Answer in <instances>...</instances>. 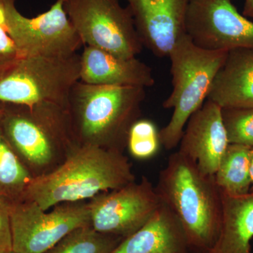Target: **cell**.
I'll return each instance as SVG.
<instances>
[{
	"label": "cell",
	"instance_id": "obj_23",
	"mask_svg": "<svg viewBox=\"0 0 253 253\" xmlns=\"http://www.w3.org/2000/svg\"><path fill=\"white\" fill-rule=\"evenodd\" d=\"M14 201L0 196V253L13 251L11 211Z\"/></svg>",
	"mask_w": 253,
	"mask_h": 253
},
{
	"label": "cell",
	"instance_id": "obj_26",
	"mask_svg": "<svg viewBox=\"0 0 253 253\" xmlns=\"http://www.w3.org/2000/svg\"><path fill=\"white\" fill-rule=\"evenodd\" d=\"M0 26L6 29V13H5L4 0H0Z\"/></svg>",
	"mask_w": 253,
	"mask_h": 253
},
{
	"label": "cell",
	"instance_id": "obj_11",
	"mask_svg": "<svg viewBox=\"0 0 253 253\" xmlns=\"http://www.w3.org/2000/svg\"><path fill=\"white\" fill-rule=\"evenodd\" d=\"M185 30L201 49L253 50V22L240 14L231 0H191Z\"/></svg>",
	"mask_w": 253,
	"mask_h": 253
},
{
	"label": "cell",
	"instance_id": "obj_7",
	"mask_svg": "<svg viewBox=\"0 0 253 253\" xmlns=\"http://www.w3.org/2000/svg\"><path fill=\"white\" fill-rule=\"evenodd\" d=\"M64 9L83 44L124 59L144 48L134 19L120 0H65Z\"/></svg>",
	"mask_w": 253,
	"mask_h": 253
},
{
	"label": "cell",
	"instance_id": "obj_12",
	"mask_svg": "<svg viewBox=\"0 0 253 253\" xmlns=\"http://www.w3.org/2000/svg\"><path fill=\"white\" fill-rule=\"evenodd\" d=\"M191 0H126L144 46L156 57H168L186 34V13Z\"/></svg>",
	"mask_w": 253,
	"mask_h": 253
},
{
	"label": "cell",
	"instance_id": "obj_13",
	"mask_svg": "<svg viewBox=\"0 0 253 253\" xmlns=\"http://www.w3.org/2000/svg\"><path fill=\"white\" fill-rule=\"evenodd\" d=\"M229 145L222 109L207 99L186 123L177 151L196 163L201 172L214 175Z\"/></svg>",
	"mask_w": 253,
	"mask_h": 253
},
{
	"label": "cell",
	"instance_id": "obj_6",
	"mask_svg": "<svg viewBox=\"0 0 253 253\" xmlns=\"http://www.w3.org/2000/svg\"><path fill=\"white\" fill-rule=\"evenodd\" d=\"M81 58L28 56L0 78V102L33 106L51 103L67 109L71 89L81 81Z\"/></svg>",
	"mask_w": 253,
	"mask_h": 253
},
{
	"label": "cell",
	"instance_id": "obj_17",
	"mask_svg": "<svg viewBox=\"0 0 253 253\" xmlns=\"http://www.w3.org/2000/svg\"><path fill=\"white\" fill-rule=\"evenodd\" d=\"M221 194L220 231L209 253H253V191L244 196Z\"/></svg>",
	"mask_w": 253,
	"mask_h": 253
},
{
	"label": "cell",
	"instance_id": "obj_22",
	"mask_svg": "<svg viewBox=\"0 0 253 253\" xmlns=\"http://www.w3.org/2000/svg\"><path fill=\"white\" fill-rule=\"evenodd\" d=\"M222 118L229 144L253 147V108L223 109Z\"/></svg>",
	"mask_w": 253,
	"mask_h": 253
},
{
	"label": "cell",
	"instance_id": "obj_15",
	"mask_svg": "<svg viewBox=\"0 0 253 253\" xmlns=\"http://www.w3.org/2000/svg\"><path fill=\"white\" fill-rule=\"evenodd\" d=\"M113 253H191L182 224L161 201L149 221L123 240Z\"/></svg>",
	"mask_w": 253,
	"mask_h": 253
},
{
	"label": "cell",
	"instance_id": "obj_5",
	"mask_svg": "<svg viewBox=\"0 0 253 253\" xmlns=\"http://www.w3.org/2000/svg\"><path fill=\"white\" fill-rule=\"evenodd\" d=\"M0 126L16 154L34 168L45 167L59 149L76 144L67 109L51 103L5 104Z\"/></svg>",
	"mask_w": 253,
	"mask_h": 253
},
{
	"label": "cell",
	"instance_id": "obj_8",
	"mask_svg": "<svg viewBox=\"0 0 253 253\" xmlns=\"http://www.w3.org/2000/svg\"><path fill=\"white\" fill-rule=\"evenodd\" d=\"M15 1L4 0L6 30L21 57L68 56L84 45L65 11V0H56L34 18L23 16Z\"/></svg>",
	"mask_w": 253,
	"mask_h": 253
},
{
	"label": "cell",
	"instance_id": "obj_2",
	"mask_svg": "<svg viewBox=\"0 0 253 253\" xmlns=\"http://www.w3.org/2000/svg\"><path fill=\"white\" fill-rule=\"evenodd\" d=\"M155 188L182 224L191 253L211 252L219 236L222 214L214 175L201 172L196 163L176 151L160 172Z\"/></svg>",
	"mask_w": 253,
	"mask_h": 253
},
{
	"label": "cell",
	"instance_id": "obj_4",
	"mask_svg": "<svg viewBox=\"0 0 253 253\" xmlns=\"http://www.w3.org/2000/svg\"><path fill=\"white\" fill-rule=\"evenodd\" d=\"M228 52L201 49L186 34L173 46L168 55L172 89L163 103L164 109H172L173 112L168 124L159 130L165 149L172 150L179 146L186 123L208 99Z\"/></svg>",
	"mask_w": 253,
	"mask_h": 253
},
{
	"label": "cell",
	"instance_id": "obj_1",
	"mask_svg": "<svg viewBox=\"0 0 253 253\" xmlns=\"http://www.w3.org/2000/svg\"><path fill=\"white\" fill-rule=\"evenodd\" d=\"M67 157L54 170L34 176L22 200L33 201L47 211L64 203L83 202L136 181L127 158L118 150L75 144Z\"/></svg>",
	"mask_w": 253,
	"mask_h": 253
},
{
	"label": "cell",
	"instance_id": "obj_9",
	"mask_svg": "<svg viewBox=\"0 0 253 253\" xmlns=\"http://www.w3.org/2000/svg\"><path fill=\"white\" fill-rule=\"evenodd\" d=\"M89 225L88 204L64 203L46 212L33 201H16L11 211L13 251L45 253L74 229Z\"/></svg>",
	"mask_w": 253,
	"mask_h": 253
},
{
	"label": "cell",
	"instance_id": "obj_16",
	"mask_svg": "<svg viewBox=\"0 0 253 253\" xmlns=\"http://www.w3.org/2000/svg\"><path fill=\"white\" fill-rule=\"evenodd\" d=\"M208 99L222 109L253 108V50L228 52Z\"/></svg>",
	"mask_w": 253,
	"mask_h": 253
},
{
	"label": "cell",
	"instance_id": "obj_30",
	"mask_svg": "<svg viewBox=\"0 0 253 253\" xmlns=\"http://www.w3.org/2000/svg\"></svg>",
	"mask_w": 253,
	"mask_h": 253
},
{
	"label": "cell",
	"instance_id": "obj_28",
	"mask_svg": "<svg viewBox=\"0 0 253 253\" xmlns=\"http://www.w3.org/2000/svg\"><path fill=\"white\" fill-rule=\"evenodd\" d=\"M4 103L0 102V115H1L3 112V110H4Z\"/></svg>",
	"mask_w": 253,
	"mask_h": 253
},
{
	"label": "cell",
	"instance_id": "obj_10",
	"mask_svg": "<svg viewBox=\"0 0 253 253\" xmlns=\"http://www.w3.org/2000/svg\"><path fill=\"white\" fill-rule=\"evenodd\" d=\"M87 204L94 230L125 239L149 221L161 201L155 186L143 176L139 182L96 195Z\"/></svg>",
	"mask_w": 253,
	"mask_h": 253
},
{
	"label": "cell",
	"instance_id": "obj_19",
	"mask_svg": "<svg viewBox=\"0 0 253 253\" xmlns=\"http://www.w3.org/2000/svg\"><path fill=\"white\" fill-rule=\"evenodd\" d=\"M34 177L21 163L0 126V196L21 201Z\"/></svg>",
	"mask_w": 253,
	"mask_h": 253
},
{
	"label": "cell",
	"instance_id": "obj_25",
	"mask_svg": "<svg viewBox=\"0 0 253 253\" xmlns=\"http://www.w3.org/2000/svg\"><path fill=\"white\" fill-rule=\"evenodd\" d=\"M243 15L246 17L253 18V0H245Z\"/></svg>",
	"mask_w": 253,
	"mask_h": 253
},
{
	"label": "cell",
	"instance_id": "obj_20",
	"mask_svg": "<svg viewBox=\"0 0 253 253\" xmlns=\"http://www.w3.org/2000/svg\"><path fill=\"white\" fill-rule=\"evenodd\" d=\"M123 240L98 232L91 225L82 226L64 236L45 253H113Z\"/></svg>",
	"mask_w": 253,
	"mask_h": 253
},
{
	"label": "cell",
	"instance_id": "obj_14",
	"mask_svg": "<svg viewBox=\"0 0 253 253\" xmlns=\"http://www.w3.org/2000/svg\"><path fill=\"white\" fill-rule=\"evenodd\" d=\"M81 55V81L97 85L154 86L152 68L136 58L124 59L104 50L84 45Z\"/></svg>",
	"mask_w": 253,
	"mask_h": 253
},
{
	"label": "cell",
	"instance_id": "obj_24",
	"mask_svg": "<svg viewBox=\"0 0 253 253\" xmlns=\"http://www.w3.org/2000/svg\"><path fill=\"white\" fill-rule=\"evenodd\" d=\"M21 58L6 29L0 26V78Z\"/></svg>",
	"mask_w": 253,
	"mask_h": 253
},
{
	"label": "cell",
	"instance_id": "obj_21",
	"mask_svg": "<svg viewBox=\"0 0 253 253\" xmlns=\"http://www.w3.org/2000/svg\"><path fill=\"white\" fill-rule=\"evenodd\" d=\"M161 146L159 130L154 122L139 118L131 126L126 146L133 157L139 160L154 157Z\"/></svg>",
	"mask_w": 253,
	"mask_h": 253
},
{
	"label": "cell",
	"instance_id": "obj_3",
	"mask_svg": "<svg viewBox=\"0 0 253 253\" xmlns=\"http://www.w3.org/2000/svg\"><path fill=\"white\" fill-rule=\"evenodd\" d=\"M141 86L97 85L79 81L68 99V112L76 144L123 152L131 126L146 99Z\"/></svg>",
	"mask_w": 253,
	"mask_h": 253
},
{
	"label": "cell",
	"instance_id": "obj_27",
	"mask_svg": "<svg viewBox=\"0 0 253 253\" xmlns=\"http://www.w3.org/2000/svg\"><path fill=\"white\" fill-rule=\"evenodd\" d=\"M250 172H251V191H253V147L251 150V157H250Z\"/></svg>",
	"mask_w": 253,
	"mask_h": 253
},
{
	"label": "cell",
	"instance_id": "obj_29",
	"mask_svg": "<svg viewBox=\"0 0 253 253\" xmlns=\"http://www.w3.org/2000/svg\"><path fill=\"white\" fill-rule=\"evenodd\" d=\"M9 253H17L14 252V251H11V252H10Z\"/></svg>",
	"mask_w": 253,
	"mask_h": 253
},
{
	"label": "cell",
	"instance_id": "obj_18",
	"mask_svg": "<svg viewBox=\"0 0 253 253\" xmlns=\"http://www.w3.org/2000/svg\"><path fill=\"white\" fill-rule=\"evenodd\" d=\"M251 147L244 145L228 146L214 174L221 192L229 196H244L251 192Z\"/></svg>",
	"mask_w": 253,
	"mask_h": 253
}]
</instances>
